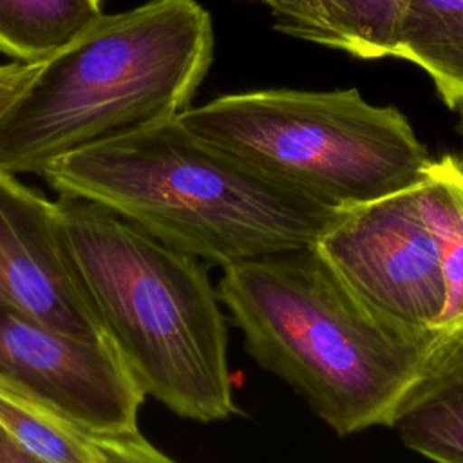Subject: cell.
Listing matches in <instances>:
<instances>
[{
  "mask_svg": "<svg viewBox=\"0 0 463 463\" xmlns=\"http://www.w3.org/2000/svg\"><path fill=\"white\" fill-rule=\"evenodd\" d=\"M72 271L145 396L201 423L237 414L228 329L203 262L90 199L60 195Z\"/></svg>",
  "mask_w": 463,
  "mask_h": 463,
  "instance_id": "3",
  "label": "cell"
},
{
  "mask_svg": "<svg viewBox=\"0 0 463 463\" xmlns=\"http://www.w3.org/2000/svg\"><path fill=\"white\" fill-rule=\"evenodd\" d=\"M219 300L250 356L338 436L392 427L456 338H414L369 311L315 246L222 268Z\"/></svg>",
  "mask_w": 463,
  "mask_h": 463,
  "instance_id": "1",
  "label": "cell"
},
{
  "mask_svg": "<svg viewBox=\"0 0 463 463\" xmlns=\"http://www.w3.org/2000/svg\"><path fill=\"white\" fill-rule=\"evenodd\" d=\"M268 5L275 29L284 34L336 49V38L322 0H255Z\"/></svg>",
  "mask_w": 463,
  "mask_h": 463,
  "instance_id": "15",
  "label": "cell"
},
{
  "mask_svg": "<svg viewBox=\"0 0 463 463\" xmlns=\"http://www.w3.org/2000/svg\"><path fill=\"white\" fill-rule=\"evenodd\" d=\"M101 7L103 0H0V52L45 61L98 22Z\"/></svg>",
  "mask_w": 463,
  "mask_h": 463,
  "instance_id": "11",
  "label": "cell"
},
{
  "mask_svg": "<svg viewBox=\"0 0 463 463\" xmlns=\"http://www.w3.org/2000/svg\"><path fill=\"white\" fill-rule=\"evenodd\" d=\"M90 443L96 463H177L154 447L139 430L94 432Z\"/></svg>",
  "mask_w": 463,
  "mask_h": 463,
  "instance_id": "16",
  "label": "cell"
},
{
  "mask_svg": "<svg viewBox=\"0 0 463 463\" xmlns=\"http://www.w3.org/2000/svg\"><path fill=\"white\" fill-rule=\"evenodd\" d=\"M458 112H459V116H461V137H463V105L458 107ZM456 159H458L459 170H461V174H463V145H461V154H459V157H456Z\"/></svg>",
  "mask_w": 463,
  "mask_h": 463,
  "instance_id": "18",
  "label": "cell"
},
{
  "mask_svg": "<svg viewBox=\"0 0 463 463\" xmlns=\"http://www.w3.org/2000/svg\"><path fill=\"white\" fill-rule=\"evenodd\" d=\"M315 250L394 329L414 338H456L445 331V241L434 159L414 184L338 210Z\"/></svg>",
  "mask_w": 463,
  "mask_h": 463,
  "instance_id": "6",
  "label": "cell"
},
{
  "mask_svg": "<svg viewBox=\"0 0 463 463\" xmlns=\"http://www.w3.org/2000/svg\"><path fill=\"white\" fill-rule=\"evenodd\" d=\"M445 241L447 315L445 331L463 335V174L454 156L434 159Z\"/></svg>",
  "mask_w": 463,
  "mask_h": 463,
  "instance_id": "14",
  "label": "cell"
},
{
  "mask_svg": "<svg viewBox=\"0 0 463 463\" xmlns=\"http://www.w3.org/2000/svg\"><path fill=\"white\" fill-rule=\"evenodd\" d=\"M177 119L195 136L336 210L420 181L432 157L392 105L358 89H264L188 107Z\"/></svg>",
  "mask_w": 463,
  "mask_h": 463,
  "instance_id": "5",
  "label": "cell"
},
{
  "mask_svg": "<svg viewBox=\"0 0 463 463\" xmlns=\"http://www.w3.org/2000/svg\"><path fill=\"white\" fill-rule=\"evenodd\" d=\"M0 376L94 432L137 430L145 394L110 342H81L0 298Z\"/></svg>",
  "mask_w": 463,
  "mask_h": 463,
  "instance_id": "7",
  "label": "cell"
},
{
  "mask_svg": "<svg viewBox=\"0 0 463 463\" xmlns=\"http://www.w3.org/2000/svg\"><path fill=\"white\" fill-rule=\"evenodd\" d=\"M0 429L47 463H96L90 429L0 376Z\"/></svg>",
  "mask_w": 463,
  "mask_h": 463,
  "instance_id": "12",
  "label": "cell"
},
{
  "mask_svg": "<svg viewBox=\"0 0 463 463\" xmlns=\"http://www.w3.org/2000/svg\"><path fill=\"white\" fill-rule=\"evenodd\" d=\"M392 429L407 449L434 463H463V335L443 351Z\"/></svg>",
  "mask_w": 463,
  "mask_h": 463,
  "instance_id": "9",
  "label": "cell"
},
{
  "mask_svg": "<svg viewBox=\"0 0 463 463\" xmlns=\"http://www.w3.org/2000/svg\"><path fill=\"white\" fill-rule=\"evenodd\" d=\"M336 49L360 60L391 56L398 22L409 0H322Z\"/></svg>",
  "mask_w": 463,
  "mask_h": 463,
  "instance_id": "13",
  "label": "cell"
},
{
  "mask_svg": "<svg viewBox=\"0 0 463 463\" xmlns=\"http://www.w3.org/2000/svg\"><path fill=\"white\" fill-rule=\"evenodd\" d=\"M391 56L423 69L443 103L463 105V0H409Z\"/></svg>",
  "mask_w": 463,
  "mask_h": 463,
  "instance_id": "10",
  "label": "cell"
},
{
  "mask_svg": "<svg viewBox=\"0 0 463 463\" xmlns=\"http://www.w3.org/2000/svg\"><path fill=\"white\" fill-rule=\"evenodd\" d=\"M42 177L203 262L232 266L315 246L336 208L190 132L177 118L83 146Z\"/></svg>",
  "mask_w": 463,
  "mask_h": 463,
  "instance_id": "2",
  "label": "cell"
},
{
  "mask_svg": "<svg viewBox=\"0 0 463 463\" xmlns=\"http://www.w3.org/2000/svg\"><path fill=\"white\" fill-rule=\"evenodd\" d=\"M212 58V16L197 0L101 14L0 116V168L42 175L65 154L177 118Z\"/></svg>",
  "mask_w": 463,
  "mask_h": 463,
  "instance_id": "4",
  "label": "cell"
},
{
  "mask_svg": "<svg viewBox=\"0 0 463 463\" xmlns=\"http://www.w3.org/2000/svg\"><path fill=\"white\" fill-rule=\"evenodd\" d=\"M0 298L81 342H109L69 262L56 201L0 168Z\"/></svg>",
  "mask_w": 463,
  "mask_h": 463,
  "instance_id": "8",
  "label": "cell"
},
{
  "mask_svg": "<svg viewBox=\"0 0 463 463\" xmlns=\"http://www.w3.org/2000/svg\"><path fill=\"white\" fill-rule=\"evenodd\" d=\"M0 463H47L45 459L34 456L18 445L0 429Z\"/></svg>",
  "mask_w": 463,
  "mask_h": 463,
  "instance_id": "17",
  "label": "cell"
}]
</instances>
